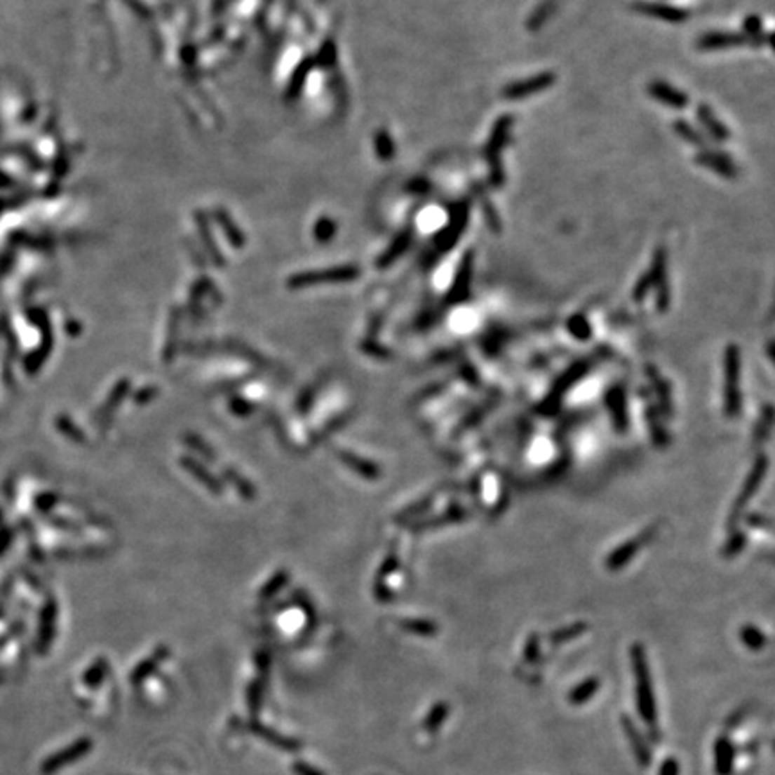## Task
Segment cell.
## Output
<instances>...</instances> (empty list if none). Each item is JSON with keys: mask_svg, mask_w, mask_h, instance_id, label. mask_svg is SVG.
Listing matches in <instances>:
<instances>
[{"mask_svg": "<svg viewBox=\"0 0 775 775\" xmlns=\"http://www.w3.org/2000/svg\"><path fill=\"white\" fill-rule=\"evenodd\" d=\"M745 546H747V537H745V533H741L739 530H734V532L729 533V540L725 542L723 555H725L727 558H732V556H736L738 553H741Z\"/></svg>", "mask_w": 775, "mask_h": 775, "instance_id": "obj_28", "label": "cell"}, {"mask_svg": "<svg viewBox=\"0 0 775 775\" xmlns=\"http://www.w3.org/2000/svg\"><path fill=\"white\" fill-rule=\"evenodd\" d=\"M673 131L682 138V140H684V142L706 149L707 146L706 137L700 133V130H696L693 124H689V122L684 121V119H677V121L673 122Z\"/></svg>", "mask_w": 775, "mask_h": 775, "instance_id": "obj_21", "label": "cell"}, {"mask_svg": "<svg viewBox=\"0 0 775 775\" xmlns=\"http://www.w3.org/2000/svg\"><path fill=\"white\" fill-rule=\"evenodd\" d=\"M537 649H539V639H537V635H530L528 642H526V659L535 657Z\"/></svg>", "mask_w": 775, "mask_h": 775, "instance_id": "obj_35", "label": "cell"}, {"mask_svg": "<svg viewBox=\"0 0 775 775\" xmlns=\"http://www.w3.org/2000/svg\"><path fill=\"white\" fill-rule=\"evenodd\" d=\"M739 638H741V641L752 649H763L764 645H767V638L763 635V632H761L759 628H755L754 625L741 626Z\"/></svg>", "mask_w": 775, "mask_h": 775, "instance_id": "obj_27", "label": "cell"}, {"mask_svg": "<svg viewBox=\"0 0 775 775\" xmlns=\"http://www.w3.org/2000/svg\"><path fill=\"white\" fill-rule=\"evenodd\" d=\"M90 747H92V743H90V739H81L79 743H76L74 747L67 748L65 752H61V754L54 755L53 759H50L49 763L45 764L43 770L45 771H53L56 770V768H61V767H65V764L72 763L74 759H79L81 755H85L86 752L90 750Z\"/></svg>", "mask_w": 775, "mask_h": 775, "instance_id": "obj_19", "label": "cell"}, {"mask_svg": "<svg viewBox=\"0 0 775 775\" xmlns=\"http://www.w3.org/2000/svg\"><path fill=\"white\" fill-rule=\"evenodd\" d=\"M472 273H474V250H467L459 260L451 289L445 295L447 305H459L471 297Z\"/></svg>", "mask_w": 775, "mask_h": 775, "instance_id": "obj_7", "label": "cell"}, {"mask_svg": "<svg viewBox=\"0 0 775 775\" xmlns=\"http://www.w3.org/2000/svg\"><path fill=\"white\" fill-rule=\"evenodd\" d=\"M248 727H250V729H252L255 734L262 736L264 739L275 743V745H278L281 748H285V750H298V748H300V745H298L297 741H292V739H288V738H282V736H278V734H273L269 729H264L262 725H257V723H250Z\"/></svg>", "mask_w": 775, "mask_h": 775, "instance_id": "obj_23", "label": "cell"}, {"mask_svg": "<svg viewBox=\"0 0 775 775\" xmlns=\"http://www.w3.org/2000/svg\"><path fill=\"white\" fill-rule=\"evenodd\" d=\"M598 686H600L598 678H588V680L581 682L577 689L571 691V694H569V700H571V703H577V706H580V703L587 702L591 696H594V693L598 691Z\"/></svg>", "mask_w": 775, "mask_h": 775, "instance_id": "obj_25", "label": "cell"}, {"mask_svg": "<svg viewBox=\"0 0 775 775\" xmlns=\"http://www.w3.org/2000/svg\"><path fill=\"white\" fill-rule=\"evenodd\" d=\"M771 422H774V411H771V406H767L764 407V415L761 417V424L757 426V429H755V442H763L764 438L768 436V433H770V427H771Z\"/></svg>", "mask_w": 775, "mask_h": 775, "instance_id": "obj_32", "label": "cell"}, {"mask_svg": "<svg viewBox=\"0 0 775 775\" xmlns=\"http://www.w3.org/2000/svg\"><path fill=\"white\" fill-rule=\"evenodd\" d=\"M739 349L736 343H729L725 349L723 370H725V415L734 418L741 407V393H739Z\"/></svg>", "mask_w": 775, "mask_h": 775, "instance_id": "obj_4", "label": "cell"}, {"mask_svg": "<svg viewBox=\"0 0 775 775\" xmlns=\"http://www.w3.org/2000/svg\"><path fill=\"white\" fill-rule=\"evenodd\" d=\"M469 220H471V203L467 199L451 205L449 208V223L436 234L435 246L440 253H449L465 234Z\"/></svg>", "mask_w": 775, "mask_h": 775, "instance_id": "obj_3", "label": "cell"}, {"mask_svg": "<svg viewBox=\"0 0 775 775\" xmlns=\"http://www.w3.org/2000/svg\"><path fill=\"white\" fill-rule=\"evenodd\" d=\"M585 630H587V625H585V623H574V625H569L562 630H556V632L551 635V641L553 642L571 641V639L581 635Z\"/></svg>", "mask_w": 775, "mask_h": 775, "instance_id": "obj_29", "label": "cell"}, {"mask_svg": "<svg viewBox=\"0 0 775 775\" xmlns=\"http://www.w3.org/2000/svg\"><path fill=\"white\" fill-rule=\"evenodd\" d=\"M694 162L706 167V169H710L725 180H734L738 176V166L734 163V160L727 153H722V151L702 149L700 153H696Z\"/></svg>", "mask_w": 775, "mask_h": 775, "instance_id": "obj_11", "label": "cell"}, {"mask_svg": "<svg viewBox=\"0 0 775 775\" xmlns=\"http://www.w3.org/2000/svg\"><path fill=\"white\" fill-rule=\"evenodd\" d=\"M567 329L571 332V336H574L580 341H587L588 337L593 336L591 323H588V320L584 314H572L567 321Z\"/></svg>", "mask_w": 775, "mask_h": 775, "instance_id": "obj_24", "label": "cell"}, {"mask_svg": "<svg viewBox=\"0 0 775 775\" xmlns=\"http://www.w3.org/2000/svg\"><path fill=\"white\" fill-rule=\"evenodd\" d=\"M447 715V706H438L435 707V710L431 713L429 715V720H427V727H431V729H435L436 725H440V723L443 722V718H445Z\"/></svg>", "mask_w": 775, "mask_h": 775, "instance_id": "obj_33", "label": "cell"}, {"mask_svg": "<svg viewBox=\"0 0 775 775\" xmlns=\"http://www.w3.org/2000/svg\"><path fill=\"white\" fill-rule=\"evenodd\" d=\"M630 655H632L633 670H635V675H638L639 710H641L642 720L652 723L655 718V700L654 691H652V678H649L646 652L641 645H633L632 649H630Z\"/></svg>", "mask_w": 775, "mask_h": 775, "instance_id": "obj_1", "label": "cell"}, {"mask_svg": "<svg viewBox=\"0 0 775 775\" xmlns=\"http://www.w3.org/2000/svg\"><path fill=\"white\" fill-rule=\"evenodd\" d=\"M648 273L649 278H652V289H655L657 309L661 313H666L670 309L671 295L670 284H668V255H666L664 246H657L654 260H652V268H649Z\"/></svg>", "mask_w": 775, "mask_h": 775, "instance_id": "obj_6", "label": "cell"}, {"mask_svg": "<svg viewBox=\"0 0 775 775\" xmlns=\"http://www.w3.org/2000/svg\"><path fill=\"white\" fill-rule=\"evenodd\" d=\"M646 422L649 427V436H652V442L655 443L657 449H666L668 443H670V436L666 433L664 424L661 420V415H659L657 407L648 406L646 407Z\"/></svg>", "mask_w": 775, "mask_h": 775, "instance_id": "obj_20", "label": "cell"}, {"mask_svg": "<svg viewBox=\"0 0 775 775\" xmlns=\"http://www.w3.org/2000/svg\"><path fill=\"white\" fill-rule=\"evenodd\" d=\"M555 72L546 70V72H539L532 77H524V79H519V81L508 83L503 88V92H501V95L504 99H508V101H519V99H526L530 95L540 94V92L551 88L555 85Z\"/></svg>", "mask_w": 775, "mask_h": 775, "instance_id": "obj_5", "label": "cell"}, {"mask_svg": "<svg viewBox=\"0 0 775 775\" xmlns=\"http://www.w3.org/2000/svg\"><path fill=\"white\" fill-rule=\"evenodd\" d=\"M402 628H406L410 633H417V635H422V638H433L438 632V626L433 621H426V619H410V621H402Z\"/></svg>", "mask_w": 775, "mask_h": 775, "instance_id": "obj_26", "label": "cell"}, {"mask_svg": "<svg viewBox=\"0 0 775 775\" xmlns=\"http://www.w3.org/2000/svg\"><path fill=\"white\" fill-rule=\"evenodd\" d=\"M747 523L750 524V526H754V528H761V526H764V528H767V530H771L770 520L764 519L763 515L759 517V515H755V513H754V515H748V517H747Z\"/></svg>", "mask_w": 775, "mask_h": 775, "instance_id": "obj_34", "label": "cell"}, {"mask_svg": "<svg viewBox=\"0 0 775 775\" xmlns=\"http://www.w3.org/2000/svg\"><path fill=\"white\" fill-rule=\"evenodd\" d=\"M513 117L510 114L501 115L497 121H495L494 128H492V133L487 140V146H485V160L488 162H495V160H503L501 154H503L504 147L510 142L511 128H513Z\"/></svg>", "mask_w": 775, "mask_h": 775, "instance_id": "obj_8", "label": "cell"}, {"mask_svg": "<svg viewBox=\"0 0 775 775\" xmlns=\"http://www.w3.org/2000/svg\"><path fill=\"white\" fill-rule=\"evenodd\" d=\"M555 6H556L555 0H544V2H542V4L533 11V15H530L528 22H526V29H528L530 33L539 31V29L542 27L549 18H551V15L555 13Z\"/></svg>", "mask_w": 775, "mask_h": 775, "instance_id": "obj_22", "label": "cell"}, {"mask_svg": "<svg viewBox=\"0 0 775 775\" xmlns=\"http://www.w3.org/2000/svg\"><path fill=\"white\" fill-rule=\"evenodd\" d=\"M474 192H476V198H478L479 201V207H481V214H483L485 217V223L488 224V228H490L494 234H501L503 224H501L499 215H497V210H495L494 203H492V199L490 196H488L487 189H485L481 183H476Z\"/></svg>", "mask_w": 775, "mask_h": 775, "instance_id": "obj_17", "label": "cell"}, {"mask_svg": "<svg viewBox=\"0 0 775 775\" xmlns=\"http://www.w3.org/2000/svg\"><path fill=\"white\" fill-rule=\"evenodd\" d=\"M649 291H652V278H649V273H642V275L639 276V281L635 282V288L632 289L633 302L641 304Z\"/></svg>", "mask_w": 775, "mask_h": 775, "instance_id": "obj_31", "label": "cell"}, {"mask_svg": "<svg viewBox=\"0 0 775 775\" xmlns=\"http://www.w3.org/2000/svg\"><path fill=\"white\" fill-rule=\"evenodd\" d=\"M677 774H678L677 761H673V759H668V761L664 763V767H662L661 775H677Z\"/></svg>", "mask_w": 775, "mask_h": 775, "instance_id": "obj_36", "label": "cell"}, {"mask_svg": "<svg viewBox=\"0 0 775 775\" xmlns=\"http://www.w3.org/2000/svg\"><path fill=\"white\" fill-rule=\"evenodd\" d=\"M642 542H645V537H641V539L626 540L625 544H621L619 548L614 549V551L609 555V558H607V569H609V571H619V569H623L625 565H628L630 562H632L633 556L639 553Z\"/></svg>", "mask_w": 775, "mask_h": 775, "instance_id": "obj_16", "label": "cell"}, {"mask_svg": "<svg viewBox=\"0 0 775 775\" xmlns=\"http://www.w3.org/2000/svg\"><path fill=\"white\" fill-rule=\"evenodd\" d=\"M488 182L494 189H501L506 182V176H504V166L503 160H495V162H488Z\"/></svg>", "mask_w": 775, "mask_h": 775, "instance_id": "obj_30", "label": "cell"}, {"mask_svg": "<svg viewBox=\"0 0 775 775\" xmlns=\"http://www.w3.org/2000/svg\"><path fill=\"white\" fill-rule=\"evenodd\" d=\"M633 9L645 15V17H652L655 20L666 22V24H684L691 17L686 9L670 4H661V2H635Z\"/></svg>", "mask_w": 775, "mask_h": 775, "instance_id": "obj_10", "label": "cell"}, {"mask_svg": "<svg viewBox=\"0 0 775 775\" xmlns=\"http://www.w3.org/2000/svg\"><path fill=\"white\" fill-rule=\"evenodd\" d=\"M607 407H609L617 433H626V429H628V411H626L625 388L614 386L612 390L607 393Z\"/></svg>", "mask_w": 775, "mask_h": 775, "instance_id": "obj_14", "label": "cell"}, {"mask_svg": "<svg viewBox=\"0 0 775 775\" xmlns=\"http://www.w3.org/2000/svg\"><path fill=\"white\" fill-rule=\"evenodd\" d=\"M752 40L748 36H745L743 33H723V31H713V33H706L699 38L696 41V47L699 50H725V49H734V47H743V45H750Z\"/></svg>", "mask_w": 775, "mask_h": 775, "instance_id": "obj_12", "label": "cell"}, {"mask_svg": "<svg viewBox=\"0 0 775 775\" xmlns=\"http://www.w3.org/2000/svg\"><path fill=\"white\" fill-rule=\"evenodd\" d=\"M646 372H648V379L654 386L655 393H657L659 400H661V411L666 417H671L673 413V407H671V388L670 384L666 382V379L659 374V370L654 368L652 365L646 366Z\"/></svg>", "mask_w": 775, "mask_h": 775, "instance_id": "obj_18", "label": "cell"}, {"mask_svg": "<svg viewBox=\"0 0 775 775\" xmlns=\"http://www.w3.org/2000/svg\"><path fill=\"white\" fill-rule=\"evenodd\" d=\"M648 94L657 102L668 106V108H673V110H684L689 105V97L682 90L675 88V86L662 81V79H655V81L649 83Z\"/></svg>", "mask_w": 775, "mask_h": 775, "instance_id": "obj_13", "label": "cell"}, {"mask_svg": "<svg viewBox=\"0 0 775 775\" xmlns=\"http://www.w3.org/2000/svg\"><path fill=\"white\" fill-rule=\"evenodd\" d=\"M295 770H297L298 775H321L320 771H316L314 768L307 767V764H304V763L295 764Z\"/></svg>", "mask_w": 775, "mask_h": 775, "instance_id": "obj_37", "label": "cell"}, {"mask_svg": "<svg viewBox=\"0 0 775 775\" xmlns=\"http://www.w3.org/2000/svg\"><path fill=\"white\" fill-rule=\"evenodd\" d=\"M767 471H768V456L759 454L757 458H755L754 465H752L750 474L747 476L745 483H743L741 492H739V495L736 497V503L734 506H732L731 513H729V519H727V530H729V533L738 530V523L743 517V511H745V508H747L748 501H750L752 497H754L755 492H757L759 485L763 483Z\"/></svg>", "mask_w": 775, "mask_h": 775, "instance_id": "obj_2", "label": "cell"}, {"mask_svg": "<svg viewBox=\"0 0 775 775\" xmlns=\"http://www.w3.org/2000/svg\"><path fill=\"white\" fill-rule=\"evenodd\" d=\"M587 370H588V363L580 361L577 363V365H572L571 368H569L567 372H565V374L555 382L551 393H549L544 400L546 413H553V411H556V407H558L560 400L564 398V395L571 390L572 384H577V382L587 374Z\"/></svg>", "mask_w": 775, "mask_h": 775, "instance_id": "obj_9", "label": "cell"}, {"mask_svg": "<svg viewBox=\"0 0 775 775\" xmlns=\"http://www.w3.org/2000/svg\"><path fill=\"white\" fill-rule=\"evenodd\" d=\"M696 117H699L703 130H706L710 137L715 138V140H718V142H727V140L731 138V131L727 130L725 124L716 117L715 112H713V108H710L709 105L702 102V105L696 108Z\"/></svg>", "mask_w": 775, "mask_h": 775, "instance_id": "obj_15", "label": "cell"}]
</instances>
